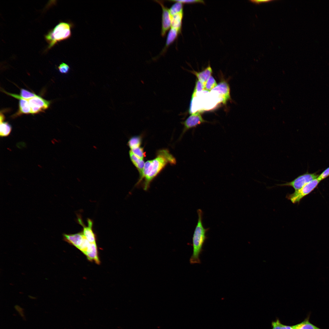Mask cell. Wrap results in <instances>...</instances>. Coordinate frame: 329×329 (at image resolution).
Returning <instances> with one entry per match:
<instances>
[{
  "label": "cell",
  "instance_id": "cell-28",
  "mask_svg": "<svg viewBox=\"0 0 329 329\" xmlns=\"http://www.w3.org/2000/svg\"><path fill=\"white\" fill-rule=\"evenodd\" d=\"M328 176H329V167L326 168L319 175L317 179L320 181Z\"/></svg>",
  "mask_w": 329,
  "mask_h": 329
},
{
  "label": "cell",
  "instance_id": "cell-6",
  "mask_svg": "<svg viewBox=\"0 0 329 329\" xmlns=\"http://www.w3.org/2000/svg\"><path fill=\"white\" fill-rule=\"evenodd\" d=\"M28 100L32 114L44 111L48 108L51 103L50 101L38 95Z\"/></svg>",
  "mask_w": 329,
  "mask_h": 329
},
{
  "label": "cell",
  "instance_id": "cell-24",
  "mask_svg": "<svg viewBox=\"0 0 329 329\" xmlns=\"http://www.w3.org/2000/svg\"><path fill=\"white\" fill-rule=\"evenodd\" d=\"M217 85L215 79L211 76L206 82L205 85L204 90L210 91L215 87Z\"/></svg>",
  "mask_w": 329,
  "mask_h": 329
},
{
  "label": "cell",
  "instance_id": "cell-3",
  "mask_svg": "<svg viewBox=\"0 0 329 329\" xmlns=\"http://www.w3.org/2000/svg\"><path fill=\"white\" fill-rule=\"evenodd\" d=\"M71 34L70 24L65 22L60 23L45 36L49 44L48 48H51L58 42L69 38Z\"/></svg>",
  "mask_w": 329,
  "mask_h": 329
},
{
  "label": "cell",
  "instance_id": "cell-21",
  "mask_svg": "<svg viewBox=\"0 0 329 329\" xmlns=\"http://www.w3.org/2000/svg\"><path fill=\"white\" fill-rule=\"evenodd\" d=\"M168 1L175 2L169 9V12L171 16L183 12V4L182 3L177 0Z\"/></svg>",
  "mask_w": 329,
  "mask_h": 329
},
{
  "label": "cell",
  "instance_id": "cell-22",
  "mask_svg": "<svg viewBox=\"0 0 329 329\" xmlns=\"http://www.w3.org/2000/svg\"><path fill=\"white\" fill-rule=\"evenodd\" d=\"M142 142V139L139 136H134L130 139L128 144L131 150L140 147Z\"/></svg>",
  "mask_w": 329,
  "mask_h": 329
},
{
  "label": "cell",
  "instance_id": "cell-27",
  "mask_svg": "<svg viewBox=\"0 0 329 329\" xmlns=\"http://www.w3.org/2000/svg\"><path fill=\"white\" fill-rule=\"evenodd\" d=\"M58 68L60 72L63 74L67 73L69 72L70 69L69 66L64 62L60 64Z\"/></svg>",
  "mask_w": 329,
  "mask_h": 329
},
{
  "label": "cell",
  "instance_id": "cell-18",
  "mask_svg": "<svg viewBox=\"0 0 329 329\" xmlns=\"http://www.w3.org/2000/svg\"><path fill=\"white\" fill-rule=\"evenodd\" d=\"M130 159L132 163L138 170L140 176L142 173L145 162L143 160L141 159L135 155L131 151L129 152Z\"/></svg>",
  "mask_w": 329,
  "mask_h": 329
},
{
  "label": "cell",
  "instance_id": "cell-29",
  "mask_svg": "<svg viewBox=\"0 0 329 329\" xmlns=\"http://www.w3.org/2000/svg\"><path fill=\"white\" fill-rule=\"evenodd\" d=\"M177 1L183 4H193L195 3H201L204 4V2L203 0H178Z\"/></svg>",
  "mask_w": 329,
  "mask_h": 329
},
{
  "label": "cell",
  "instance_id": "cell-31",
  "mask_svg": "<svg viewBox=\"0 0 329 329\" xmlns=\"http://www.w3.org/2000/svg\"><path fill=\"white\" fill-rule=\"evenodd\" d=\"M272 1L271 0H251L250 1L256 4H259L263 3H266Z\"/></svg>",
  "mask_w": 329,
  "mask_h": 329
},
{
  "label": "cell",
  "instance_id": "cell-7",
  "mask_svg": "<svg viewBox=\"0 0 329 329\" xmlns=\"http://www.w3.org/2000/svg\"><path fill=\"white\" fill-rule=\"evenodd\" d=\"M159 3L162 9L161 35L164 37L168 30L171 27V17L169 9L164 5V1L155 0Z\"/></svg>",
  "mask_w": 329,
  "mask_h": 329
},
{
  "label": "cell",
  "instance_id": "cell-8",
  "mask_svg": "<svg viewBox=\"0 0 329 329\" xmlns=\"http://www.w3.org/2000/svg\"><path fill=\"white\" fill-rule=\"evenodd\" d=\"M206 122L202 117L199 112H196L191 115L182 124L184 127L180 136V139L188 130Z\"/></svg>",
  "mask_w": 329,
  "mask_h": 329
},
{
  "label": "cell",
  "instance_id": "cell-25",
  "mask_svg": "<svg viewBox=\"0 0 329 329\" xmlns=\"http://www.w3.org/2000/svg\"><path fill=\"white\" fill-rule=\"evenodd\" d=\"M130 151L135 155L141 159L143 160L146 156L143 148L140 147L131 149Z\"/></svg>",
  "mask_w": 329,
  "mask_h": 329
},
{
  "label": "cell",
  "instance_id": "cell-20",
  "mask_svg": "<svg viewBox=\"0 0 329 329\" xmlns=\"http://www.w3.org/2000/svg\"><path fill=\"white\" fill-rule=\"evenodd\" d=\"M308 317L301 322L292 326L293 329H321L311 324Z\"/></svg>",
  "mask_w": 329,
  "mask_h": 329
},
{
  "label": "cell",
  "instance_id": "cell-14",
  "mask_svg": "<svg viewBox=\"0 0 329 329\" xmlns=\"http://www.w3.org/2000/svg\"><path fill=\"white\" fill-rule=\"evenodd\" d=\"M84 254L89 260H94L96 263L99 264L100 261L98 257L97 247L96 242L90 243Z\"/></svg>",
  "mask_w": 329,
  "mask_h": 329
},
{
  "label": "cell",
  "instance_id": "cell-23",
  "mask_svg": "<svg viewBox=\"0 0 329 329\" xmlns=\"http://www.w3.org/2000/svg\"><path fill=\"white\" fill-rule=\"evenodd\" d=\"M271 326L272 329H293L292 326L282 324L278 318L272 322Z\"/></svg>",
  "mask_w": 329,
  "mask_h": 329
},
{
  "label": "cell",
  "instance_id": "cell-1",
  "mask_svg": "<svg viewBox=\"0 0 329 329\" xmlns=\"http://www.w3.org/2000/svg\"><path fill=\"white\" fill-rule=\"evenodd\" d=\"M176 160L167 149L157 151L156 156L153 159L147 161L145 163L141 175L140 176L136 185L142 184L145 190L149 189L154 179L168 164H175Z\"/></svg>",
  "mask_w": 329,
  "mask_h": 329
},
{
  "label": "cell",
  "instance_id": "cell-12",
  "mask_svg": "<svg viewBox=\"0 0 329 329\" xmlns=\"http://www.w3.org/2000/svg\"><path fill=\"white\" fill-rule=\"evenodd\" d=\"M180 33L176 29L172 28L170 29L167 35L165 45L158 56L165 54L168 47L175 41Z\"/></svg>",
  "mask_w": 329,
  "mask_h": 329
},
{
  "label": "cell",
  "instance_id": "cell-4",
  "mask_svg": "<svg viewBox=\"0 0 329 329\" xmlns=\"http://www.w3.org/2000/svg\"><path fill=\"white\" fill-rule=\"evenodd\" d=\"M317 179L307 183L300 189L295 190L292 194H288L286 198L290 200L293 203H299L305 196L311 192L317 186L320 182Z\"/></svg>",
  "mask_w": 329,
  "mask_h": 329
},
{
  "label": "cell",
  "instance_id": "cell-26",
  "mask_svg": "<svg viewBox=\"0 0 329 329\" xmlns=\"http://www.w3.org/2000/svg\"><path fill=\"white\" fill-rule=\"evenodd\" d=\"M205 85L197 80L196 81L195 85L192 96L191 100L195 96L196 93L204 89Z\"/></svg>",
  "mask_w": 329,
  "mask_h": 329
},
{
  "label": "cell",
  "instance_id": "cell-16",
  "mask_svg": "<svg viewBox=\"0 0 329 329\" xmlns=\"http://www.w3.org/2000/svg\"><path fill=\"white\" fill-rule=\"evenodd\" d=\"M4 119L5 116L1 112L0 116L1 137L8 136L10 134L12 130L11 125L7 122H4Z\"/></svg>",
  "mask_w": 329,
  "mask_h": 329
},
{
  "label": "cell",
  "instance_id": "cell-11",
  "mask_svg": "<svg viewBox=\"0 0 329 329\" xmlns=\"http://www.w3.org/2000/svg\"><path fill=\"white\" fill-rule=\"evenodd\" d=\"M80 224L83 227V233L85 238L90 243L96 242L95 236L92 229L93 222L91 220H87V226H85L80 219H79Z\"/></svg>",
  "mask_w": 329,
  "mask_h": 329
},
{
  "label": "cell",
  "instance_id": "cell-19",
  "mask_svg": "<svg viewBox=\"0 0 329 329\" xmlns=\"http://www.w3.org/2000/svg\"><path fill=\"white\" fill-rule=\"evenodd\" d=\"M19 102V110L16 115L22 114H31V109L28 100L20 98Z\"/></svg>",
  "mask_w": 329,
  "mask_h": 329
},
{
  "label": "cell",
  "instance_id": "cell-13",
  "mask_svg": "<svg viewBox=\"0 0 329 329\" xmlns=\"http://www.w3.org/2000/svg\"><path fill=\"white\" fill-rule=\"evenodd\" d=\"M197 78L198 80L205 85L206 82L211 76L212 69L210 64L203 70L199 72L194 70L190 71Z\"/></svg>",
  "mask_w": 329,
  "mask_h": 329
},
{
  "label": "cell",
  "instance_id": "cell-17",
  "mask_svg": "<svg viewBox=\"0 0 329 329\" xmlns=\"http://www.w3.org/2000/svg\"><path fill=\"white\" fill-rule=\"evenodd\" d=\"M2 91L6 94L19 99L20 98H23L28 100L38 96L35 93L24 89H21L20 95L10 93L3 90Z\"/></svg>",
  "mask_w": 329,
  "mask_h": 329
},
{
  "label": "cell",
  "instance_id": "cell-15",
  "mask_svg": "<svg viewBox=\"0 0 329 329\" xmlns=\"http://www.w3.org/2000/svg\"><path fill=\"white\" fill-rule=\"evenodd\" d=\"M183 16V12L171 16V28L177 30L180 33L181 32Z\"/></svg>",
  "mask_w": 329,
  "mask_h": 329
},
{
  "label": "cell",
  "instance_id": "cell-10",
  "mask_svg": "<svg viewBox=\"0 0 329 329\" xmlns=\"http://www.w3.org/2000/svg\"><path fill=\"white\" fill-rule=\"evenodd\" d=\"M63 235L65 241L78 249L82 244L85 238L83 232L73 234H64Z\"/></svg>",
  "mask_w": 329,
  "mask_h": 329
},
{
  "label": "cell",
  "instance_id": "cell-2",
  "mask_svg": "<svg viewBox=\"0 0 329 329\" xmlns=\"http://www.w3.org/2000/svg\"><path fill=\"white\" fill-rule=\"evenodd\" d=\"M198 221L195 229L192 238L193 252L190 260L191 264H200V254L203 251V244L207 239L206 233L208 228H205L203 226L202 219L203 213L202 210H197Z\"/></svg>",
  "mask_w": 329,
  "mask_h": 329
},
{
  "label": "cell",
  "instance_id": "cell-30",
  "mask_svg": "<svg viewBox=\"0 0 329 329\" xmlns=\"http://www.w3.org/2000/svg\"><path fill=\"white\" fill-rule=\"evenodd\" d=\"M14 308L16 311L19 313L20 316L23 318V319H25L24 312V310L23 309L18 305L15 306Z\"/></svg>",
  "mask_w": 329,
  "mask_h": 329
},
{
  "label": "cell",
  "instance_id": "cell-9",
  "mask_svg": "<svg viewBox=\"0 0 329 329\" xmlns=\"http://www.w3.org/2000/svg\"><path fill=\"white\" fill-rule=\"evenodd\" d=\"M212 90L218 92L221 98L222 102L224 104H226L231 98L229 86L225 81L221 82Z\"/></svg>",
  "mask_w": 329,
  "mask_h": 329
},
{
  "label": "cell",
  "instance_id": "cell-5",
  "mask_svg": "<svg viewBox=\"0 0 329 329\" xmlns=\"http://www.w3.org/2000/svg\"><path fill=\"white\" fill-rule=\"evenodd\" d=\"M318 176L319 175L316 173H306L299 176L290 182L277 184V186L292 187L295 190H296L301 188L307 183L317 179Z\"/></svg>",
  "mask_w": 329,
  "mask_h": 329
}]
</instances>
